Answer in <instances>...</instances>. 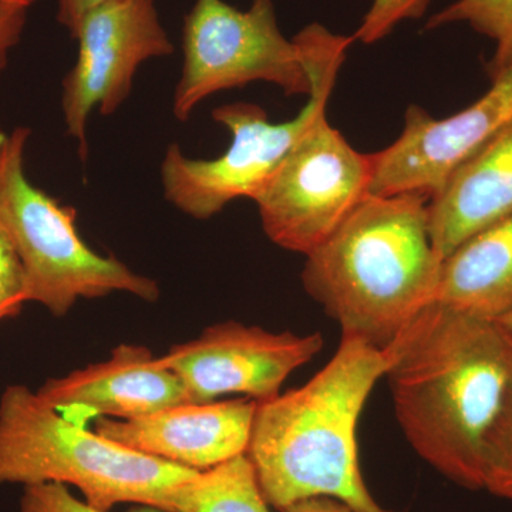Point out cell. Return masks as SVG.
<instances>
[{"label":"cell","mask_w":512,"mask_h":512,"mask_svg":"<svg viewBox=\"0 0 512 512\" xmlns=\"http://www.w3.org/2000/svg\"><path fill=\"white\" fill-rule=\"evenodd\" d=\"M495 322L500 325V328L504 330L505 335H507L508 339L512 342V312L503 316L501 319L495 320Z\"/></svg>","instance_id":"obj_25"},{"label":"cell","mask_w":512,"mask_h":512,"mask_svg":"<svg viewBox=\"0 0 512 512\" xmlns=\"http://www.w3.org/2000/svg\"><path fill=\"white\" fill-rule=\"evenodd\" d=\"M431 0H373L362 25L356 30L355 42L373 45L396 29L404 20L423 18Z\"/></svg>","instance_id":"obj_19"},{"label":"cell","mask_w":512,"mask_h":512,"mask_svg":"<svg viewBox=\"0 0 512 512\" xmlns=\"http://www.w3.org/2000/svg\"><path fill=\"white\" fill-rule=\"evenodd\" d=\"M29 128L18 127L0 148V224L22 259L28 302L56 318L79 299L126 292L146 302L160 298L154 279L131 271L116 256L93 251L76 227V211L35 187L25 173Z\"/></svg>","instance_id":"obj_6"},{"label":"cell","mask_w":512,"mask_h":512,"mask_svg":"<svg viewBox=\"0 0 512 512\" xmlns=\"http://www.w3.org/2000/svg\"><path fill=\"white\" fill-rule=\"evenodd\" d=\"M194 473L64 419L23 384L0 397V485H73L100 511L133 503L165 512L170 491Z\"/></svg>","instance_id":"obj_4"},{"label":"cell","mask_w":512,"mask_h":512,"mask_svg":"<svg viewBox=\"0 0 512 512\" xmlns=\"http://www.w3.org/2000/svg\"><path fill=\"white\" fill-rule=\"evenodd\" d=\"M387 367L384 350L342 336L335 356L305 386L258 403L247 454L269 505L284 511L328 497L356 512H394L367 490L356 441L360 413Z\"/></svg>","instance_id":"obj_3"},{"label":"cell","mask_w":512,"mask_h":512,"mask_svg":"<svg viewBox=\"0 0 512 512\" xmlns=\"http://www.w3.org/2000/svg\"><path fill=\"white\" fill-rule=\"evenodd\" d=\"M64 419L86 426L93 419L130 420L190 403L180 377L146 346H117L109 359L46 380L36 392ZM192 403V402H191Z\"/></svg>","instance_id":"obj_12"},{"label":"cell","mask_w":512,"mask_h":512,"mask_svg":"<svg viewBox=\"0 0 512 512\" xmlns=\"http://www.w3.org/2000/svg\"><path fill=\"white\" fill-rule=\"evenodd\" d=\"M404 436L431 467L483 490L485 434L512 380V342L495 320L430 303L384 349Z\"/></svg>","instance_id":"obj_1"},{"label":"cell","mask_w":512,"mask_h":512,"mask_svg":"<svg viewBox=\"0 0 512 512\" xmlns=\"http://www.w3.org/2000/svg\"><path fill=\"white\" fill-rule=\"evenodd\" d=\"M292 40L312 80L308 104L295 119L271 123L256 104H225L212 111L214 120L232 136L222 156L197 160L185 156L177 144L168 146L161 164L164 195L184 214L208 220L237 198L254 200L309 128L326 114L336 77L355 37L336 35L312 23Z\"/></svg>","instance_id":"obj_5"},{"label":"cell","mask_w":512,"mask_h":512,"mask_svg":"<svg viewBox=\"0 0 512 512\" xmlns=\"http://www.w3.org/2000/svg\"><path fill=\"white\" fill-rule=\"evenodd\" d=\"M26 302L25 268L12 238L0 224V322L18 316Z\"/></svg>","instance_id":"obj_20"},{"label":"cell","mask_w":512,"mask_h":512,"mask_svg":"<svg viewBox=\"0 0 512 512\" xmlns=\"http://www.w3.org/2000/svg\"><path fill=\"white\" fill-rule=\"evenodd\" d=\"M258 402L249 397L183 403L120 420L101 417L94 431L131 450L202 471L247 454Z\"/></svg>","instance_id":"obj_13"},{"label":"cell","mask_w":512,"mask_h":512,"mask_svg":"<svg viewBox=\"0 0 512 512\" xmlns=\"http://www.w3.org/2000/svg\"><path fill=\"white\" fill-rule=\"evenodd\" d=\"M322 348L320 333H275L231 320L160 357L180 377L192 403L214 402L224 394H244L261 403L281 394L289 375Z\"/></svg>","instance_id":"obj_10"},{"label":"cell","mask_w":512,"mask_h":512,"mask_svg":"<svg viewBox=\"0 0 512 512\" xmlns=\"http://www.w3.org/2000/svg\"><path fill=\"white\" fill-rule=\"evenodd\" d=\"M430 197L366 194L306 255V292L352 336L386 349L434 302L444 259L431 244Z\"/></svg>","instance_id":"obj_2"},{"label":"cell","mask_w":512,"mask_h":512,"mask_svg":"<svg viewBox=\"0 0 512 512\" xmlns=\"http://www.w3.org/2000/svg\"><path fill=\"white\" fill-rule=\"evenodd\" d=\"M19 512H106L97 510L86 503L77 500L70 493L67 485L45 483L26 485L20 498ZM130 512H163L158 508L141 505Z\"/></svg>","instance_id":"obj_21"},{"label":"cell","mask_w":512,"mask_h":512,"mask_svg":"<svg viewBox=\"0 0 512 512\" xmlns=\"http://www.w3.org/2000/svg\"><path fill=\"white\" fill-rule=\"evenodd\" d=\"M372 156L350 146L322 114L256 194L265 234L308 255L369 194Z\"/></svg>","instance_id":"obj_8"},{"label":"cell","mask_w":512,"mask_h":512,"mask_svg":"<svg viewBox=\"0 0 512 512\" xmlns=\"http://www.w3.org/2000/svg\"><path fill=\"white\" fill-rule=\"evenodd\" d=\"M28 8L0 0V73L8 66L9 53L18 45L26 25Z\"/></svg>","instance_id":"obj_22"},{"label":"cell","mask_w":512,"mask_h":512,"mask_svg":"<svg viewBox=\"0 0 512 512\" xmlns=\"http://www.w3.org/2000/svg\"><path fill=\"white\" fill-rule=\"evenodd\" d=\"M483 490L512 503V380L481 453Z\"/></svg>","instance_id":"obj_18"},{"label":"cell","mask_w":512,"mask_h":512,"mask_svg":"<svg viewBox=\"0 0 512 512\" xmlns=\"http://www.w3.org/2000/svg\"><path fill=\"white\" fill-rule=\"evenodd\" d=\"M6 136H8V134L3 133L2 127H0V148H2L3 143H5Z\"/></svg>","instance_id":"obj_27"},{"label":"cell","mask_w":512,"mask_h":512,"mask_svg":"<svg viewBox=\"0 0 512 512\" xmlns=\"http://www.w3.org/2000/svg\"><path fill=\"white\" fill-rule=\"evenodd\" d=\"M282 512H356L342 503V501L335 500V498L318 497L309 498V500L299 501L289 505Z\"/></svg>","instance_id":"obj_24"},{"label":"cell","mask_w":512,"mask_h":512,"mask_svg":"<svg viewBox=\"0 0 512 512\" xmlns=\"http://www.w3.org/2000/svg\"><path fill=\"white\" fill-rule=\"evenodd\" d=\"M512 121V69L467 109L443 120L407 109L402 136L372 156L369 194L420 192L430 200L450 174Z\"/></svg>","instance_id":"obj_11"},{"label":"cell","mask_w":512,"mask_h":512,"mask_svg":"<svg viewBox=\"0 0 512 512\" xmlns=\"http://www.w3.org/2000/svg\"><path fill=\"white\" fill-rule=\"evenodd\" d=\"M450 23H467L494 42V55L487 63L491 82L512 69V0H456L431 16L427 30Z\"/></svg>","instance_id":"obj_17"},{"label":"cell","mask_w":512,"mask_h":512,"mask_svg":"<svg viewBox=\"0 0 512 512\" xmlns=\"http://www.w3.org/2000/svg\"><path fill=\"white\" fill-rule=\"evenodd\" d=\"M73 39L79 43L76 64L63 80L62 107L69 136L86 158L90 114L116 113L130 96L138 67L150 59L173 55L174 46L161 25L154 0H113L90 12Z\"/></svg>","instance_id":"obj_9"},{"label":"cell","mask_w":512,"mask_h":512,"mask_svg":"<svg viewBox=\"0 0 512 512\" xmlns=\"http://www.w3.org/2000/svg\"><path fill=\"white\" fill-rule=\"evenodd\" d=\"M434 303L488 320L512 312V214L444 259Z\"/></svg>","instance_id":"obj_15"},{"label":"cell","mask_w":512,"mask_h":512,"mask_svg":"<svg viewBox=\"0 0 512 512\" xmlns=\"http://www.w3.org/2000/svg\"><path fill=\"white\" fill-rule=\"evenodd\" d=\"M427 212L431 244L443 259L512 214V121L458 165Z\"/></svg>","instance_id":"obj_14"},{"label":"cell","mask_w":512,"mask_h":512,"mask_svg":"<svg viewBox=\"0 0 512 512\" xmlns=\"http://www.w3.org/2000/svg\"><path fill=\"white\" fill-rule=\"evenodd\" d=\"M109 2H113V0H59L57 22L69 30L73 37L79 29L80 23L90 12Z\"/></svg>","instance_id":"obj_23"},{"label":"cell","mask_w":512,"mask_h":512,"mask_svg":"<svg viewBox=\"0 0 512 512\" xmlns=\"http://www.w3.org/2000/svg\"><path fill=\"white\" fill-rule=\"evenodd\" d=\"M165 512H271L248 454L208 470L195 471L175 485Z\"/></svg>","instance_id":"obj_16"},{"label":"cell","mask_w":512,"mask_h":512,"mask_svg":"<svg viewBox=\"0 0 512 512\" xmlns=\"http://www.w3.org/2000/svg\"><path fill=\"white\" fill-rule=\"evenodd\" d=\"M183 50L174 96L180 121L211 94L249 83L276 84L288 96L312 92L301 50L279 30L272 0H252L247 10L224 0H197L185 16Z\"/></svg>","instance_id":"obj_7"},{"label":"cell","mask_w":512,"mask_h":512,"mask_svg":"<svg viewBox=\"0 0 512 512\" xmlns=\"http://www.w3.org/2000/svg\"><path fill=\"white\" fill-rule=\"evenodd\" d=\"M2 2L16 3V5H22L26 6V8H29V6L32 5L35 0H2Z\"/></svg>","instance_id":"obj_26"}]
</instances>
